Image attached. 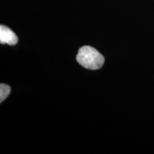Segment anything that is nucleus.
I'll use <instances>...</instances> for the list:
<instances>
[{"instance_id": "1", "label": "nucleus", "mask_w": 154, "mask_h": 154, "mask_svg": "<svg viewBox=\"0 0 154 154\" xmlns=\"http://www.w3.org/2000/svg\"><path fill=\"white\" fill-rule=\"evenodd\" d=\"M76 60L84 68L96 70L101 68L105 59L96 49L89 46H84L79 50Z\"/></svg>"}, {"instance_id": "2", "label": "nucleus", "mask_w": 154, "mask_h": 154, "mask_svg": "<svg viewBox=\"0 0 154 154\" xmlns=\"http://www.w3.org/2000/svg\"><path fill=\"white\" fill-rule=\"evenodd\" d=\"M18 42L16 34L5 25L0 26V43L7 44L9 45H15Z\"/></svg>"}, {"instance_id": "3", "label": "nucleus", "mask_w": 154, "mask_h": 154, "mask_svg": "<svg viewBox=\"0 0 154 154\" xmlns=\"http://www.w3.org/2000/svg\"><path fill=\"white\" fill-rule=\"evenodd\" d=\"M10 86L5 84H0V102H3L10 94Z\"/></svg>"}]
</instances>
